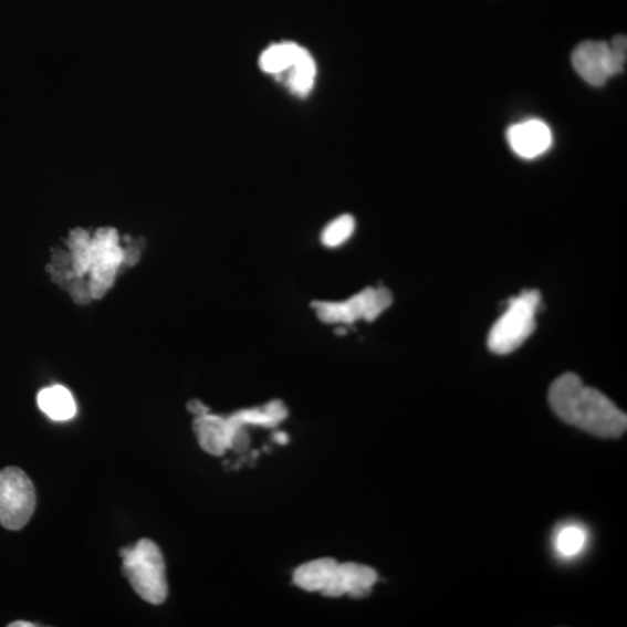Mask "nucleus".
Listing matches in <instances>:
<instances>
[{
    "mask_svg": "<svg viewBox=\"0 0 627 627\" xmlns=\"http://www.w3.org/2000/svg\"><path fill=\"white\" fill-rule=\"evenodd\" d=\"M548 403L564 422L591 435L617 438L626 431V414L606 395L585 386L574 374L563 375L553 382L548 390Z\"/></svg>",
    "mask_w": 627,
    "mask_h": 627,
    "instance_id": "obj_1",
    "label": "nucleus"
},
{
    "mask_svg": "<svg viewBox=\"0 0 627 627\" xmlns=\"http://www.w3.org/2000/svg\"><path fill=\"white\" fill-rule=\"evenodd\" d=\"M123 571L136 594L150 604H161L168 596L166 564L159 547L149 540L121 551Z\"/></svg>",
    "mask_w": 627,
    "mask_h": 627,
    "instance_id": "obj_2",
    "label": "nucleus"
},
{
    "mask_svg": "<svg viewBox=\"0 0 627 627\" xmlns=\"http://www.w3.org/2000/svg\"><path fill=\"white\" fill-rule=\"evenodd\" d=\"M541 302L539 291H524L511 299L506 310L488 335L490 351L498 355H508L518 351L536 330V315Z\"/></svg>",
    "mask_w": 627,
    "mask_h": 627,
    "instance_id": "obj_3",
    "label": "nucleus"
},
{
    "mask_svg": "<svg viewBox=\"0 0 627 627\" xmlns=\"http://www.w3.org/2000/svg\"><path fill=\"white\" fill-rule=\"evenodd\" d=\"M393 304V295L386 288H367L339 302H313L318 318L327 324H353L358 320H377Z\"/></svg>",
    "mask_w": 627,
    "mask_h": 627,
    "instance_id": "obj_4",
    "label": "nucleus"
},
{
    "mask_svg": "<svg viewBox=\"0 0 627 627\" xmlns=\"http://www.w3.org/2000/svg\"><path fill=\"white\" fill-rule=\"evenodd\" d=\"M36 503L33 482L18 468L0 471V524L17 531L31 520Z\"/></svg>",
    "mask_w": 627,
    "mask_h": 627,
    "instance_id": "obj_5",
    "label": "nucleus"
},
{
    "mask_svg": "<svg viewBox=\"0 0 627 627\" xmlns=\"http://www.w3.org/2000/svg\"><path fill=\"white\" fill-rule=\"evenodd\" d=\"M123 260L118 236L114 229L104 228L87 247V270L92 265V295L101 296L111 286L116 267Z\"/></svg>",
    "mask_w": 627,
    "mask_h": 627,
    "instance_id": "obj_6",
    "label": "nucleus"
},
{
    "mask_svg": "<svg viewBox=\"0 0 627 627\" xmlns=\"http://www.w3.org/2000/svg\"><path fill=\"white\" fill-rule=\"evenodd\" d=\"M610 46L604 41L581 42L572 55L575 72L593 86H603L613 77L609 65Z\"/></svg>",
    "mask_w": 627,
    "mask_h": 627,
    "instance_id": "obj_7",
    "label": "nucleus"
},
{
    "mask_svg": "<svg viewBox=\"0 0 627 627\" xmlns=\"http://www.w3.org/2000/svg\"><path fill=\"white\" fill-rule=\"evenodd\" d=\"M377 581L378 573L374 568L355 563L338 564L330 585L321 594L327 597L348 595L359 599L372 593Z\"/></svg>",
    "mask_w": 627,
    "mask_h": 627,
    "instance_id": "obj_8",
    "label": "nucleus"
},
{
    "mask_svg": "<svg viewBox=\"0 0 627 627\" xmlns=\"http://www.w3.org/2000/svg\"><path fill=\"white\" fill-rule=\"evenodd\" d=\"M508 142L519 156L536 158L552 146L553 137L550 127L542 121L531 119L511 126L506 133Z\"/></svg>",
    "mask_w": 627,
    "mask_h": 627,
    "instance_id": "obj_9",
    "label": "nucleus"
},
{
    "mask_svg": "<svg viewBox=\"0 0 627 627\" xmlns=\"http://www.w3.org/2000/svg\"><path fill=\"white\" fill-rule=\"evenodd\" d=\"M239 426L231 416L223 418L216 415L198 416L194 424L195 432L203 451L221 456L230 449L231 437Z\"/></svg>",
    "mask_w": 627,
    "mask_h": 627,
    "instance_id": "obj_10",
    "label": "nucleus"
},
{
    "mask_svg": "<svg viewBox=\"0 0 627 627\" xmlns=\"http://www.w3.org/2000/svg\"><path fill=\"white\" fill-rule=\"evenodd\" d=\"M38 405L54 421L72 420L77 412L73 394L60 385L42 389L38 395Z\"/></svg>",
    "mask_w": 627,
    "mask_h": 627,
    "instance_id": "obj_11",
    "label": "nucleus"
},
{
    "mask_svg": "<svg viewBox=\"0 0 627 627\" xmlns=\"http://www.w3.org/2000/svg\"><path fill=\"white\" fill-rule=\"evenodd\" d=\"M338 563L332 557H322L301 565L294 572V584L306 592L322 593L331 583Z\"/></svg>",
    "mask_w": 627,
    "mask_h": 627,
    "instance_id": "obj_12",
    "label": "nucleus"
},
{
    "mask_svg": "<svg viewBox=\"0 0 627 627\" xmlns=\"http://www.w3.org/2000/svg\"><path fill=\"white\" fill-rule=\"evenodd\" d=\"M588 543L587 530L577 523H568L555 531L553 546L562 560H574L583 553Z\"/></svg>",
    "mask_w": 627,
    "mask_h": 627,
    "instance_id": "obj_13",
    "label": "nucleus"
},
{
    "mask_svg": "<svg viewBox=\"0 0 627 627\" xmlns=\"http://www.w3.org/2000/svg\"><path fill=\"white\" fill-rule=\"evenodd\" d=\"M288 417V409L282 401H272L263 408L241 410L231 416L238 425L245 427L260 426L272 428L283 422Z\"/></svg>",
    "mask_w": 627,
    "mask_h": 627,
    "instance_id": "obj_14",
    "label": "nucleus"
},
{
    "mask_svg": "<svg viewBox=\"0 0 627 627\" xmlns=\"http://www.w3.org/2000/svg\"><path fill=\"white\" fill-rule=\"evenodd\" d=\"M301 46L295 43H282L270 46L260 61L263 72L269 74H283L295 63Z\"/></svg>",
    "mask_w": 627,
    "mask_h": 627,
    "instance_id": "obj_15",
    "label": "nucleus"
},
{
    "mask_svg": "<svg viewBox=\"0 0 627 627\" xmlns=\"http://www.w3.org/2000/svg\"><path fill=\"white\" fill-rule=\"evenodd\" d=\"M289 84L297 95L305 96L312 90L316 66L311 54L302 49L295 63L291 67Z\"/></svg>",
    "mask_w": 627,
    "mask_h": 627,
    "instance_id": "obj_16",
    "label": "nucleus"
},
{
    "mask_svg": "<svg viewBox=\"0 0 627 627\" xmlns=\"http://www.w3.org/2000/svg\"><path fill=\"white\" fill-rule=\"evenodd\" d=\"M356 221L354 217L344 215L333 220L322 231L321 242L324 247L335 249L346 243L354 236Z\"/></svg>",
    "mask_w": 627,
    "mask_h": 627,
    "instance_id": "obj_17",
    "label": "nucleus"
},
{
    "mask_svg": "<svg viewBox=\"0 0 627 627\" xmlns=\"http://www.w3.org/2000/svg\"><path fill=\"white\" fill-rule=\"evenodd\" d=\"M609 65L613 76L621 74L626 64L627 39L625 35L616 36L610 43Z\"/></svg>",
    "mask_w": 627,
    "mask_h": 627,
    "instance_id": "obj_18",
    "label": "nucleus"
},
{
    "mask_svg": "<svg viewBox=\"0 0 627 627\" xmlns=\"http://www.w3.org/2000/svg\"><path fill=\"white\" fill-rule=\"evenodd\" d=\"M189 410L192 414L197 415V417L209 412L207 407H205L201 403L196 400L189 404Z\"/></svg>",
    "mask_w": 627,
    "mask_h": 627,
    "instance_id": "obj_19",
    "label": "nucleus"
},
{
    "mask_svg": "<svg viewBox=\"0 0 627 627\" xmlns=\"http://www.w3.org/2000/svg\"><path fill=\"white\" fill-rule=\"evenodd\" d=\"M276 443L285 446L289 443V436L285 432H276L274 435Z\"/></svg>",
    "mask_w": 627,
    "mask_h": 627,
    "instance_id": "obj_20",
    "label": "nucleus"
},
{
    "mask_svg": "<svg viewBox=\"0 0 627 627\" xmlns=\"http://www.w3.org/2000/svg\"><path fill=\"white\" fill-rule=\"evenodd\" d=\"M35 625L30 621H14L9 627H34Z\"/></svg>",
    "mask_w": 627,
    "mask_h": 627,
    "instance_id": "obj_21",
    "label": "nucleus"
}]
</instances>
